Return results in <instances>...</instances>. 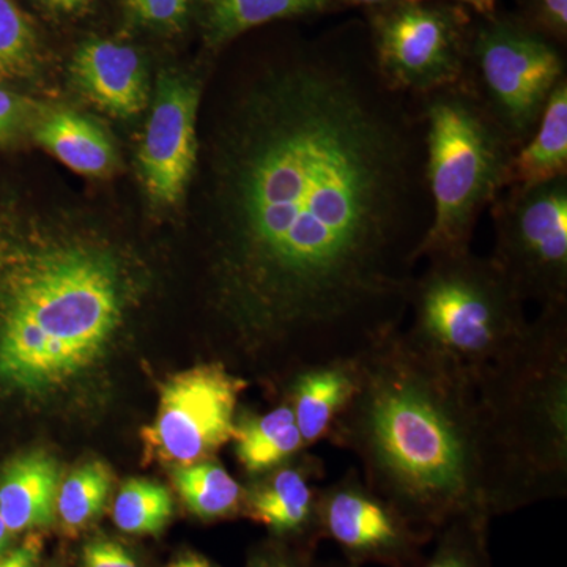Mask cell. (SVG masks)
<instances>
[{"mask_svg":"<svg viewBox=\"0 0 567 567\" xmlns=\"http://www.w3.org/2000/svg\"><path fill=\"white\" fill-rule=\"evenodd\" d=\"M420 104L371 50L306 48L224 85L199 134L213 308L287 379L401 330L432 221Z\"/></svg>","mask_w":567,"mask_h":567,"instance_id":"cell-1","label":"cell"},{"mask_svg":"<svg viewBox=\"0 0 567 567\" xmlns=\"http://www.w3.org/2000/svg\"><path fill=\"white\" fill-rule=\"evenodd\" d=\"M148 287L144 257L91 212L0 196V393L44 404L80 390Z\"/></svg>","mask_w":567,"mask_h":567,"instance_id":"cell-2","label":"cell"},{"mask_svg":"<svg viewBox=\"0 0 567 567\" xmlns=\"http://www.w3.org/2000/svg\"><path fill=\"white\" fill-rule=\"evenodd\" d=\"M352 401L328 436L358 458L365 486L435 536L486 514L476 380L395 330L358 357Z\"/></svg>","mask_w":567,"mask_h":567,"instance_id":"cell-3","label":"cell"},{"mask_svg":"<svg viewBox=\"0 0 567 567\" xmlns=\"http://www.w3.org/2000/svg\"><path fill=\"white\" fill-rule=\"evenodd\" d=\"M491 518L567 494V308L539 311L476 379Z\"/></svg>","mask_w":567,"mask_h":567,"instance_id":"cell-4","label":"cell"},{"mask_svg":"<svg viewBox=\"0 0 567 567\" xmlns=\"http://www.w3.org/2000/svg\"><path fill=\"white\" fill-rule=\"evenodd\" d=\"M432 221L421 260L472 251L480 216L506 188L518 148L468 80L417 96Z\"/></svg>","mask_w":567,"mask_h":567,"instance_id":"cell-5","label":"cell"},{"mask_svg":"<svg viewBox=\"0 0 567 567\" xmlns=\"http://www.w3.org/2000/svg\"><path fill=\"white\" fill-rule=\"evenodd\" d=\"M524 298L491 257H432L410 293L406 336L439 360L477 379L527 331Z\"/></svg>","mask_w":567,"mask_h":567,"instance_id":"cell-6","label":"cell"},{"mask_svg":"<svg viewBox=\"0 0 567 567\" xmlns=\"http://www.w3.org/2000/svg\"><path fill=\"white\" fill-rule=\"evenodd\" d=\"M465 78L520 148L566 80V63L557 44L527 22L494 14L472 29Z\"/></svg>","mask_w":567,"mask_h":567,"instance_id":"cell-7","label":"cell"},{"mask_svg":"<svg viewBox=\"0 0 567 567\" xmlns=\"http://www.w3.org/2000/svg\"><path fill=\"white\" fill-rule=\"evenodd\" d=\"M491 259L525 303L567 308V175L532 186H507L488 207Z\"/></svg>","mask_w":567,"mask_h":567,"instance_id":"cell-8","label":"cell"},{"mask_svg":"<svg viewBox=\"0 0 567 567\" xmlns=\"http://www.w3.org/2000/svg\"><path fill=\"white\" fill-rule=\"evenodd\" d=\"M470 37L462 7L410 0L374 9L369 50L388 87L417 99L464 80Z\"/></svg>","mask_w":567,"mask_h":567,"instance_id":"cell-9","label":"cell"},{"mask_svg":"<svg viewBox=\"0 0 567 567\" xmlns=\"http://www.w3.org/2000/svg\"><path fill=\"white\" fill-rule=\"evenodd\" d=\"M248 379L221 361L167 377L156 415L142 429L145 456L178 468L207 461L233 439L235 415Z\"/></svg>","mask_w":567,"mask_h":567,"instance_id":"cell-10","label":"cell"},{"mask_svg":"<svg viewBox=\"0 0 567 567\" xmlns=\"http://www.w3.org/2000/svg\"><path fill=\"white\" fill-rule=\"evenodd\" d=\"M317 525L320 543L331 540L357 567H413L434 539L365 486L354 470L322 487Z\"/></svg>","mask_w":567,"mask_h":567,"instance_id":"cell-11","label":"cell"},{"mask_svg":"<svg viewBox=\"0 0 567 567\" xmlns=\"http://www.w3.org/2000/svg\"><path fill=\"white\" fill-rule=\"evenodd\" d=\"M203 85L189 74L164 70L156 80L137 171L148 203L173 208L185 199L199 159Z\"/></svg>","mask_w":567,"mask_h":567,"instance_id":"cell-12","label":"cell"},{"mask_svg":"<svg viewBox=\"0 0 567 567\" xmlns=\"http://www.w3.org/2000/svg\"><path fill=\"white\" fill-rule=\"evenodd\" d=\"M324 477L322 458L306 451L257 476L245 488V516L264 525L279 540L316 546L320 543L317 511Z\"/></svg>","mask_w":567,"mask_h":567,"instance_id":"cell-13","label":"cell"},{"mask_svg":"<svg viewBox=\"0 0 567 567\" xmlns=\"http://www.w3.org/2000/svg\"><path fill=\"white\" fill-rule=\"evenodd\" d=\"M74 84L112 117L132 118L151 104V85L140 52L111 40H89L71 61Z\"/></svg>","mask_w":567,"mask_h":567,"instance_id":"cell-14","label":"cell"},{"mask_svg":"<svg viewBox=\"0 0 567 567\" xmlns=\"http://www.w3.org/2000/svg\"><path fill=\"white\" fill-rule=\"evenodd\" d=\"M358 379V357L308 364L287 377L284 401L292 409L306 447L327 442L336 420L352 401Z\"/></svg>","mask_w":567,"mask_h":567,"instance_id":"cell-15","label":"cell"},{"mask_svg":"<svg viewBox=\"0 0 567 567\" xmlns=\"http://www.w3.org/2000/svg\"><path fill=\"white\" fill-rule=\"evenodd\" d=\"M61 466L44 451L14 457L0 476V517L11 533L48 527L58 517Z\"/></svg>","mask_w":567,"mask_h":567,"instance_id":"cell-16","label":"cell"},{"mask_svg":"<svg viewBox=\"0 0 567 567\" xmlns=\"http://www.w3.org/2000/svg\"><path fill=\"white\" fill-rule=\"evenodd\" d=\"M31 130L33 140L73 173L104 177L117 166V152L110 134L80 112H40Z\"/></svg>","mask_w":567,"mask_h":567,"instance_id":"cell-17","label":"cell"},{"mask_svg":"<svg viewBox=\"0 0 567 567\" xmlns=\"http://www.w3.org/2000/svg\"><path fill=\"white\" fill-rule=\"evenodd\" d=\"M230 442H234L238 462L252 477L264 475L308 450L286 401L267 413L237 410Z\"/></svg>","mask_w":567,"mask_h":567,"instance_id":"cell-18","label":"cell"},{"mask_svg":"<svg viewBox=\"0 0 567 567\" xmlns=\"http://www.w3.org/2000/svg\"><path fill=\"white\" fill-rule=\"evenodd\" d=\"M567 175V78L544 107L535 133L514 155L507 186H532Z\"/></svg>","mask_w":567,"mask_h":567,"instance_id":"cell-19","label":"cell"},{"mask_svg":"<svg viewBox=\"0 0 567 567\" xmlns=\"http://www.w3.org/2000/svg\"><path fill=\"white\" fill-rule=\"evenodd\" d=\"M205 35L212 48L281 20L312 17L334 7L333 0H204Z\"/></svg>","mask_w":567,"mask_h":567,"instance_id":"cell-20","label":"cell"},{"mask_svg":"<svg viewBox=\"0 0 567 567\" xmlns=\"http://www.w3.org/2000/svg\"><path fill=\"white\" fill-rule=\"evenodd\" d=\"M173 481L186 509L203 520L244 513L245 488L213 458L174 468Z\"/></svg>","mask_w":567,"mask_h":567,"instance_id":"cell-21","label":"cell"},{"mask_svg":"<svg viewBox=\"0 0 567 567\" xmlns=\"http://www.w3.org/2000/svg\"><path fill=\"white\" fill-rule=\"evenodd\" d=\"M486 514H464L435 533L434 547L413 567H491Z\"/></svg>","mask_w":567,"mask_h":567,"instance_id":"cell-22","label":"cell"},{"mask_svg":"<svg viewBox=\"0 0 567 567\" xmlns=\"http://www.w3.org/2000/svg\"><path fill=\"white\" fill-rule=\"evenodd\" d=\"M112 488L111 470L103 462L91 461L78 466L61 483L58 517L62 527L78 532L100 517Z\"/></svg>","mask_w":567,"mask_h":567,"instance_id":"cell-23","label":"cell"},{"mask_svg":"<svg viewBox=\"0 0 567 567\" xmlns=\"http://www.w3.org/2000/svg\"><path fill=\"white\" fill-rule=\"evenodd\" d=\"M174 513L171 492L162 484L148 480H130L123 484L112 518L122 532L130 535H158Z\"/></svg>","mask_w":567,"mask_h":567,"instance_id":"cell-24","label":"cell"},{"mask_svg":"<svg viewBox=\"0 0 567 567\" xmlns=\"http://www.w3.org/2000/svg\"><path fill=\"white\" fill-rule=\"evenodd\" d=\"M40 40L14 0H0V85L28 80L39 70Z\"/></svg>","mask_w":567,"mask_h":567,"instance_id":"cell-25","label":"cell"},{"mask_svg":"<svg viewBox=\"0 0 567 567\" xmlns=\"http://www.w3.org/2000/svg\"><path fill=\"white\" fill-rule=\"evenodd\" d=\"M125 6L141 24L169 32L181 29L188 17L192 0H125Z\"/></svg>","mask_w":567,"mask_h":567,"instance_id":"cell-26","label":"cell"},{"mask_svg":"<svg viewBox=\"0 0 567 567\" xmlns=\"http://www.w3.org/2000/svg\"><path fill=\"white\" fill-rule=\"evenodd\" d=\"M39 114V107L31 100L0 89V144L20 136L25 128H32Z\"/></svg>","mask_w":567,"mask_h":567,"instance_id":"cell-27","label":"cell"},{"mask_svg":"<svg viewBox=\"0 0 567 567\" xmlns=\"http://www.w3.org/2000/svg\"><path fill=\"white\" fill-rule=\"evenodd\" d=\"M315 551L316 546L279 540L257 551L246 567H317Z\"/></svg>","mask_w":567,"mask_h":567,"instance_id":"cell-28","label":"cell"},{"mask_svg":"<svg viewBox=\"0 0 567 567\" xmlns=\"http://www.w3.org/2000/svg\"><path fill=\"white\" fill-rule=\"evenodd\" d=\"M529 13L535 31L548 40H565L567 33V0H529ZM554 41V40H551Z\"/></svg>","mask_w":567,"mask_h":567,"instance_id":"cell-29","label":"cell"},{"mask_svg":"<svg viewBox=\"0 0 567 567\" xmlns=\"http://www.w3.org/2000/svg\"><path fill=\"white\" fill-rule=\"evenodd\" d=\"M84 567H141L121 544L110 539H93L82 550Z\"/></svg>","mask_w":567,"mask_h":567,"instance_id":"cell-30","label":"cell"},{"mask_svg":"<svg viewBox=\"0 0 567 567\" xmlns=\"http://www.w3.org/2000/svg\"><path fill=\"white\" fill-rule=\"evenodd\" d=\"M41 548H43V540L39 535L28 536L20 547L0 557V567H37Z\"/></svg>","mask_w":567,"mask_h":567,"instance_id":"cell-31","label":"cell"},{"mask_svg":"<svg viewBox=\"0 0 567 567\" xmlns=\"http://www.w3.org/2000/svg\"><path fill=\"white\" fill-rule=\"evenodd\" d=\"M461 7L475 10L480 17L491 18L496 14V0H453Z\"/></svg>","mask_w":567,"mask_h":567,"instance_id":"cell-32","label":"cell"},{"mask_svg":"<svg viewBox=\"0 0 567 567\" xmlns=\"http://www.w3.org/2000/svg\"><path fill=\"white\" fill-rule=\"evenodd\" d=\"M166 567H218L213 565L210 559L205 558L204 555L194 554V551H189V554H183L182 557L175 558L173 563H169Z\"/></svg>","mask_w":567,"mask_h":567,"instance_id":"cell-33","label":"cell"},{"mask_svg":"<svg viewBox=\"0 0 567 567\" xmlns=\"http://www.w3.org/2000/svg\"><path fill=\"white\" fill-rule=\"evenodd\" d=\"M334 3H347V6H363L369 9H380V7L393 6L399 2H410V0H333Z\"/></svg>","mask_w":567,"mask_h":567,"instance_id":"cell-34","label":"cell"},{"mask_svg":"<svg viewBox=\"0 0 567 567\" xmlns=\"http://www.w3.org/2000/svg\"><path fill=\"white\" fill-rule=\"evenodd\" d=\"M44 2L50 3L54 9L73 11L87 6L91 0H44Z\"/></svg>","mask_w":567,"mask_h":567,"instance_id":"cell-35","label":"cell"},{"mask_svg":"<svg viewBox=\"0 0 567 567\" xmlns=\"http://www.w3.org/2000/svg\"><path fill=\"white\" fill-rule=\"evenodd\" d=\"M11 532L9 527H7L3 518L0 517V557H2L3 551L7 550L10 544Z\"/></svg>","mask_w":567,"mask_h":567,"instance_id":"cell-36","label":"cell"},{"mask_svg":"<svg viewBox=\"0 0 567 567\" xmlns=\"http://www.w3.org/2000/svg\"><path fill=\"white\" fill-rule=\"evenodd\" d=\"M317 567H357V566L349 565V563H338V565H331V566H317Z\"/></svg>","mask_w":567,"mask_h":567,"instance_id":"cell-37","label":"cell"}]
</instances>
